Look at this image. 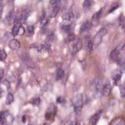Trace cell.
Listing matches in <instances>:
<instances>
[{
  "label": "cell",
  "instance_id": "6da1fadb",
  "mask_svg": "<svg viewBox=\"0 0 125 125\" xmlns=\"http://www.w3.org/2000/svg\"><path fill=\"white\" fill-rule=\"evenodd\" d=\"M72 103L74 111L77 114H80L82 111L83 105L82 95L81 94H78L75 95L72 100Z\"/></svg>",
  "mask_w": 125,
  "mask_h": 125
},
{
  "label": "cell",
  "instance_id": "7a4b0ae2",
  "mask_svg": "<svg viewBox=\"0 0 125 125\" xmlns=\"http://www.w3.org/2000/svg\"><path fill=\"white\" fill-rule=\"evenodd\" d=\"M107 30L106 28H101L96 33L93 39V44L95 46H98L102 42L103 37L107 34Z\"/></svg>",
  "mask_w": 125,
  "mask_h": 125
},
{
  "label": "cell",
  "instance_id": "3957f363",
  "mask_svg": "<svg viewBox=\"0 0 125 125\" xmlns=\"http://www.w3.org/2000/svg\"><path fill=\"white\" fill-rule=\"evenodd\" d=\"M57 112V107L53 104L49 105L47 108L45 114V119L49 122H53Z\"/></svg>",
  "mask_w": 125,
  "mask_h": 125
},
{
  "label": "cell",
  "instance_id": "277c9868",
  "mask_svg": "<svg viewBox=\"0 0 125 125\" xmlns=\"http://www.w3.org/2000/svg\"><path fill=\"white\" fill-rule=\"evenodd\" d=\"M102 82L99 79L95 80L94 82V95L97 98H100L103 95V87Z\"/></svg>",
  "mask_w": 125,
  "mask_h": 125
},
{
  "label": "cell",
  "instance_id": "5b68a950",
  "mask_svg": "<svg viewBox=\"0 0 125 125\" xmlns=\"http://www.w3.org/2000/svg\"><path fill=\"white\" fill-rule=\"evenodd\" d=\"M16 19V13L13 10H10L6 15L3 20V23L6 25H10L15 21Z\"/></svg>",
  "mask_w": 125,
  "mask_h": 125
},
{
  "label": "cell",
  "instance_id": "8992f818",
  "mask_svg": "<svg viewBox=\"0 0 125 125\" xmlns=\"http://www.w3.org/2000/svg\"><path fill=\"white\" fill-rule=\"evenodd\" d=\"M83 47L82 41L79 38H76L73 41L72 44V52L74 54H76L79 52Z\"/></svg>",
  "mask_w": 125,
  "mask_h": 125
},
{
  "label": "cell",
  "instance_id": "52a82bcc",
  "mask_svg": "<svg viewBox=\"0 0 125 125\" xmlns=\"http://www.w3.org/2000/svg\"><path fill=\"white\" fill-rule=\"evenodd\" d=\"M103 8L101 9L99 11L94 13L92 17L91 21V23L92 24V26H96L98 25L99 22V20L100 18V17L103 13Z\"/></svg>",
  "mask_w": 125,
  "mask_h": 125
},
{
  "label": "cell",
  "instance_id": "ba28073f",
  "mask_svg": "<svg viewBox=\"0 0 125 125\" xmlns=\"http://www.w3.org/2000/svg\"><path fill=\"white\" fill-rule=\"evenodd\" d=\"M103 114V110H100L93 114L89 119L90 125H96Z\"/></svg>",
  "mask_w": 125,
  "mask_h": 125
},
{
  "label": "cell",
  "instance_id": "9c48e42d",
  "mask_svg": "<svg viewBox=\"0 0 125 125\" xmlns=\"http://www.w3.org/2000/svg\"><path fill=\"white\" fill-rule=\"evenodd\" d=\"M55 38V35L54 33L51 32L48 33L45 40V48H49L51 46V43L53 42Z\"/></svg>",
  "mask_w": 125,
  "mask_h": 125
},
{
  "label": "cell",
  "instance_id": "30bf717a",
  "mask_svg": "<svg viewBox=\"0 0 125 125\" xmlns=\"http://www.w3.org/2000/svg\"><path fill=\"white\" fill-rule=\"evenodd\" d=\"M31 13V10L29 8H27L24 9L23 12H22L21 16H20V19L19 21V22L22 24L24 23L27 19L28 18V17L30 15Z\"/></svg>",
  "mask_w": 125,
  "mask_h": 125
},
{
  "label": "cell",
  "instance_id": "8fae6325",
  "mask_svg": "<svg viewBox=\"0 0 125 125\" xmlns=\"http://www.w3.org/2000/svg\"><path fill=\"white\" fill-rule=\"evenodd\" d=\"M8 46L9 48L12 50H18L21 47L20 42L19 40L13 39L10 40L8 42Z\"/></svg>",
  "mask_w": 125,
  "mask_h": 125
},
{
  "label": "cell",
  "instance_id": "7c38bea8",
  "mask_svg": "<svg viewBox=\"0 0 125 125\" xmlns=\"http://www.w3.org/2000/svg\"><path fill=\"white\" fill-rule=\"evenodd\" d=\"M60 5L58 3L55 4L54 6L51 8V10H49V17L51 18H55L57 15L58 14L60 9Z\"/></svg>",
  "mask_w": 125,
  "mask_h": 125
},
{
  "label": "cell",
  "instance_id": "4fadbf2b",
  "mask_svg": "<svg viewBox=\"0 0 125 125\" xmlns=\"http://www.w3.org/2000/svg\"><path fill=\"white\" fill-rule=\"evenodd\" d=\"M111 85L109 82H107L103 85V95L105 96H108L111 91Z\"/></svg>",
  "mask_w": 125,
  "mask_h": 125
},
{
  "label": "cell",
  "instance_id": "5bb4252c",
  "mask_svg": "<svg viewBox=\"0 0 125 125\" xmlns=\"http://www.w3.org/2000/svg\"><path fill=\"white\" fill-rule=\"evenodd\" d=\"M120 54V53L119 50L117 48H116L111 52L110 54V57L113 61L115 62H118L120 58L119 57Z\"/></svg>",
  "mask_w": 125,
  "mask_h": 125
},
{
  "label": "cell",
  "instance_id": "9a60e30c",
  "mask_svg": "<svg viewBox=\"0 0 125 125\" xmlns=\"http://www.w3.org/2000/svg\"><path fill=\"white\" fill-rule=\"evenodd\" d=\"M122 73L119 70L118 71H116L113 74L112 76V79L115 84L117 85L120 81L122 77Z\"/></svg>",
  "mask_w": 125,
  "mask_h": 125
},
{
  "label": "cell",
  "instance_id": "2e32d148",
  "mask_svg": "<svg viewBox=\"0 0 125 125\" xmlns=\"http://www.w3.org/2000/svg\"><path fill=\"white\" fill-rule=\"evenodd\" d=\"M91 26H92V24L91 22H90L88 21H84L80 27V32L82 33V32H84L88 31L90 29Z\"/></svg>",
  "mask_w": 125,
  "mask_h": 125
},
{
  "label": "cell",
  "instance_id": "e0dca14e",
  "mask_svg": "<svg viewBox=\"0 0 125 125\" xmlns=\"http://www.w3.org/2000/svg\"><path fill=\"white\" fill-rule=\"evenodd\" d=\"M21 24L20 22H17L13 26L12 30V34L14 36L19 35L20 30L21 27Z\"/></svg>",
  "mask_w": 125,
  "mask_h": 125
},
{
  "label": "cell",
  "instance_id": "ac0fdd59",
  "mask_svg": "<svg viewBox=\"0 0 125 125\" xmlns=\"http://www.w3.org/2000/svg\"><path fill=\"white\" fill-rule=\"evenodd\" d=\"M117 62L119 66V70L122 74L125 73V58H120Z\"/></svg>",
  "mask_w": 125,
  "mask_h": 125
},
{
  "label": "cell",
  "instance_id": "d6986e66",
  "mask_svg": "<svg viewBox=\"0 0 125 125\" xmlns=\"http://www.w3.org/2000/svg\"><path fill=\"white\" fill-rule=\"evenodd\" d=\"M93 0H84L83 3V8L84 11H88L92 6Z\"/></svg>",
  "mask_w": 125,
  "mask_h": 125
},
{
  "label": "cell",
  "instance_id": "ffe728a7",
  "mask_svg": "<svg viewBox=\"0 0 125 125\" xmlns=\"http://www.w3.org/2000/svg\"><path fill=\"white\" fill-rule=\"evenodd\" d=\"M73 14L72 11H69L68 12H65L63 13L62 15V18L63 20L65 21H70L72 18H73Z\"/></svg>",
  "mask_w": 125,
  "mask_h": 125
},
{
  "label": "cell",
  "instance_id": "44dd1931",
  "mask_svg": "<svg viewBox=\"0 0 125 125\" xmlns=\"http://www.w3.org/2000/svg\"><path fill=\"white\" fill-rule=\"evenodd\" d=\"M61 29L62 30V31H63L64 32L68 34L72 33L71 32L72 27L71 24H68V23L63 24L61 26Z\"/></svg>",
  "mask_w": 125,
  "mask_h": 125
},
{
  "label": "cell",
  "instance_id": "7402d4cb",
  "mask_svg": "<svg viewBox=\"0 0 125 125\" xmlns=\"http://www.w3.org/2000/svg\"><path fill=\"white\" fill-rule=\"evenodd\" d=\"M22 59L23 61H24V62L25 63H26L27 64V65H28V66H29V67H30L31 68H33V66H32V65H33L35 67L34 64L33 63V62H32L31 59L28 56H27V55L24 56V55H23L22 57Z\"/></svg>",
  "mask_w": 125,
  "mask_h": 125
},
{
  "label": "cell",
  "instance_id": "603a6c76",
  "mask_svg": "<svg viewBox=\"0 0 125 125\" xmlns=\"http://www.w3.org/2000/svg\"><path fill=\"white\" fill-rule=\"evenodd\" d=\"M110 125H125V122L122 118H117L112 121Z\"/></svg>",
  "mask_w": 125,
  "mask_h": 125
},
{
  "label": "cell",
  "instance_id": "cb8c5ba5",
  "mask_svg": "<svg viewBox=\"0 0 125 125\" xmlns=\"http://www.w3.org/2000/svg\"><path fill=\"white\" fill-rule=\"evenodd\" d=\"M30 47L31 48H37L38 52H41L42 49L45 48V46L44 45L40 43H34L30 45Z\"/></svg>",
  "mask_w": 125,
  "mask_h": 125
},
{
  "label": "cell",
  "instance_id": "d4e9b609",
  "mask_svg": "<svg viewBox=\"0 0 125 125\" xmlns=\"http://www.w3.org/2000/svg\"><path fill=\"white\" fill-rule=\"evenodd\" d=\"M64 76V71L62 69L59 68L58 69L56 75V79L57 81L60 80L62 79Z\"/></svg>",
  "mask_w": 125,
  "mask_h": 125
},
{
  "label": "cell",
  "instance_id": "484cf974",
  "mask_svg": "<svg viewBox=\"0 0 125 125\" xmlns=\"http://www.w3.org/2000/svg\"><path fill=\"white\" fill-rule=\"evenodd\" d=\"M13 101H14V96L13 94H12L10 92H9L6 96V98L5 100V104L7 105H10L13 102Z\"/></svg>",
  "mask_w": 125,
  "mask_h": 125
},
{
  "label": "cell",
  "instance_id": "4316f807",
  "mask_svg": "<svg viewBox=\"0 0 125 125\" xmlns=\"http://www.w3.org/2000/svg\"><path fill=\"white\" fill-rule=\"evenodd\" d=\"M75 35L74 33H71L67 35L65 39V42L66 43H69L71 42H73L76 39Z\"/></svg>",
  "mask_w": 125,
  "mask_h": 125
},
{
  "label": "cell",
  "instance_id": "83f0119b",
  "mask_svg": "<svg viewBox=\"0 0 125 125\" xmlns=\"http://www.w3.org/2000/svg\"><path fill=\"white\" fill-rule=\"evenodd\" d=\"M48 22V18L45 14H44L41 20V26L42 28H43L47 25Z\"/></svg>",
  "mask_w": 125,
  "mask_h": 125
},
{
  "label": "cell",
  "instance_id": "f1b7e54d",
  "mask_svg": "<svg viewBox=\"0 0 125 125\" xmlns=\"http://www.w3.org/2000/svg\"><path fill=\"white\" fill-rule=\"evenodd\" d=\"M41 102V99L40 97H34L30 100V103L34 106L39 105Z\"/></svg>",
  "mask_w": 125,
  "mask_h": 125
},
{
  "label": "cell",
  "instance_id": "f546056e",
  "mask_svg": "<svg viewBox=\"0 0 125 125\" xmlns=\"http://www.w3.org/2000/svg\"><path fill=\"white\" fill-rule=\"evenodd\" d=\"M0 125H3L5 124L6 122V115L4 111H1L0 113Z\"/></svg>",
  "mask_w": 125,
  "mask_h": 125
},
{
  "label": "cell",
  "instance_id": "4dcf8cb0",
  "mask_svg": "<svg viewBox=\"0 0 125 125\" xmlns=\"http://www.w3.org/2000/svg\"><path fill=\"white\" fill-rule=\"evenodd\" d=\"M116 48L119 50L120 54H125V42L123 43L122 44L118 45Z\"/></svg>",
  "mask_w": 125,
  "mask_h": 125
},
{
  "label": "cell",
  "instance_id": "1f68e13d",
  "mask_svg": "<svg viewBox=\"0 0 125 125\" xmlns=\"http://www.w3.org/2000/svg\"><path fill=\"white\" fill-rule=\"evenodd\" d=\"M119 7V4L118 3H114L111 5L110 8L109 9V13H112L116 10Z\"/></svg>",
  "mask_w": 125,
  "mask_h": 125
},
{
  "label": "cell",
  "instance_id": "d6a6232c",
  "mask_svg": "<svg viewBox=\"0 0 125 125\" xmlns=\"http://www.w3.org/2000/svg\"><path fill=\"white\" fill-rule=\"evenodd\" d=\"M0 60L1 61H4L7 58V54L6 53L4 49H1L0 50Z\"/></svg>",
  "mask_w": 125,
  "mask_h": 125
},
{
  "label": "cell",
  "instance_id": "836d02e7",
  "mask_svg": "<svg viewBox=\"0 0 125 125\" xmlns=\"http://www.w3.org/2000/svg\"><path fill=\"white\" fill-rule=\"evenodd\" d=\"M27 31L29 34H33L34 31V27L33 25H28L27 26Z\"/></svg>",
  "mask_w": 125,
  "mask_h": 125
},
{
  "label": "cell",
  "instance_id": "e575fe53",
  "mask_svg": "<svg viewBox=\"0 0 125 125\" xmlns=\"http://www.w3.org/2000/svg\"><path fill=\"white\" fill-rule=\"evenodd\" d=\"M87 41H88V42H87V48H88V50L89 51H91L93 49V42L90 40V39H88Z\"/></svg>",
  "mask_w": 125,
  "mask_h": 125
},
{
  "label": "cell",
  "instance_id": "d590c367",
  "mask_svg": "<svg viewBox=\"0 0 125 125\" xmlns=\"http://www.w3.org/2000/svg\"><path fill=\"white\" fill-rule=\"evenodd\" d=\"M56 101L58 104H62L65 102V99L63 97L60 96L57 98Z\"/></svg>",
  "mask_w": 125,
  "mask_h": 125
},
{
  "label": "cell",
  "instance_id": "8d00e7d4",
  "mask_svg": "<svg viewBox=\"0 0 125 125\" xmlns=\"http://www.w3.org/2000/svg\"><path fill=\"white\" fill-rule=\"evenodd\" d=\"M119 22L120 25H122L124 22V17L122 14H121L119 17Z\"/></svg>",
  "mask_w": 125,
  "mask_h": 125
},
{
  "label": "cell",
  "instance_id": "74e56055",
  "mask_svg": "<svg viewBox=\"0 0 125 125\" xmlns=\"http://www.w3.org/2000/svg\"><path fill=\"white\" fill-rule=\"evenodd\" d=\"M61 0H50L49 3L51 5H55L57 3H58L59 2H60Z\"/></svg>",
  "mask_w": 125,
  "mask_h": 125
},
{
  "label": "cell",
  "instance_id": "f35d334b",
  "mask_svg": "<svg viewBox=\"0 0 125 125\" xmlns=\"http://www.w3.org/2000/svg\"><path fill=\"white\" fill-rule=\"evenodd\" d=\"M81 64H82V68L84 69L85 68V67H86V62L85 60H83L82 61H81Z\"/></svg>",
  "mask_w": 125,
  "mask_h": 125
},
{
  "label": "cell",
  "instance_id": "ab89813d",
  "mask_svg": "<svg viewBox=\"0 0 125 125\" xmlns=\"http://www.w3.org/2000/svg\"><path fill=\"white\" fill-rule=\"evenodd\" d=\"M4 75V70L2 69H0V79L2 80Z\"/></svg>",
  "mask_w": 125,
  "mask_h": 125
},
{
  "label": "cell",
  "instance_id": "60d3db41",
  "mask_svg": "<svg viewBox=\"0 0 125 125\" xmlns=\"http://www.w3.org/2000/svg\"><path fill=\"white\" fill-rule=\"evenodd\" d=\"M26 116L25 115H23L22 117V121L23 123H25L26 122Z\"/></svg>",
  "mask_w": 125,
  "mask_h": 125
},
{
  "label": "cell",
  "instance_id": "b9f144b4",
  "mask_svg": "<svg viewBox=\"0 0 125 125\" xmlns=\"http://www.w3.org/2000/svg\"><path fill=\"white\" fill-rule=\"evenodd\" d=\"M70 125H78V123L76 121H73L70 123Z\"/></svg>",
  "mask_w": 125,
  "mask_h": 125
},
{
  "label": "cell",
  "instance_id": "7bdbcfd3",
  "mask_svg": "<svg viewBox=\"0 0 125 125\" xmlns=\"http://www.w3.org/2000/svg\"><path fill=\"white\" fill-rule=\"evenodd\" d=\"M122 27L123 30H124L125 31V22H124L122 24Z\"/></svg>",
  "mask_w": 125,
  "mask_h": 125
},
{
  "label": "cell",
  "instance_id": "ee69618b",
  "mask_svg": "<svg viewBox=\"0 0 125 125\" xmlns=\"http://www.w3.org/2000/svg\"><path fill=\"white\" fill-rule=\"evenodd\" d=\"M42 125H48L47 124H46V123H44V124H43Z\"/></svg>",
  "mask_w": 125,
  "mask_h": 125
},
{
  "label": "cell",
  "instance_id": "f6af8a7d",
  "mask_svg": "<svg viewBox=\"0 0 125 125\" xmlns=\"http://www.w3.org/2000/svg\"><path fill=\"white\" fill-rule=\"evenodd\" d=\"M64 0V1H66V0Z\"/></svg>",
  "mask_w": 125,
  "mask_h": 125
}]
</instances>
